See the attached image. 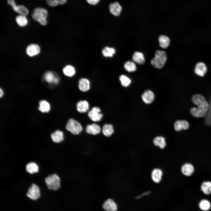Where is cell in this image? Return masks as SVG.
<instances>
[{"label": "cell", "instance_id": "cell-1", "mask_svg": "<svg viewBox=\"0 0 211 211\" xmlns=\"http://www.w3.org/2000/svg\"><path fill=\"white\" fill-rule=\"evenodd\" d=\"M192 100L197 107L191 108L190 112L191 115L197 118L204 116L207 112L209 107V103L205 98L200 94H196L193 96Z\"/></svg>", "mask_w": 211, "mask_h": 211}, {"label": "cell", "instance_id": "cell-2", "mask_svg": "<svg viewBox=\"0 0 211 211\" xmlns=\"http://www.w3.org/2000/svg\"><path fill=\"white\" fill-rule=\"evenodd\" d=\"M167 59L166 55L164 51H156L155 56L151 61L152 65L154 67L160 69L163 67Z\"/></svg>", "mask_w": 211, "mask_h": 211}, {"label": "cell", "instance_id": "cell-3", "mask_svg": "<svg viewBox=\"0 0 211 211\" xmlns=\"http://www.w3.org/2000/svg\"><path fill=\"white\" fill-rule=\"evenodd\" d=\"M47 11L46 9L41 8H37L34 9L32 17L42 25H45L47 23Z\"/></svg>", "mask_w": 211, "mask_h": 211}, {"label": "cell", "instance_id": "cell-4", "mask_svg": "<svg viewBox=\"0 0 211 211\" xmlns=\"http://www.w3.org/2000/svg\"><path fill=\"white\" fill-rule=\"evenodd\" d=\"M45 181L48 188L50 190H56L60 187V179L56 174L48 176L45 179Z\"/></svg>", "mask_w": 211, "mask_h": 211}, {"label": "cell", "instance_id": "cell-5", "mask_svg": "<svg viewBox=\"0 0 211 211\" xmlns=\"http://www.w3.org/2000/svg\"><path fill=\"white\" fill-rule=\"evenodd\" d=\"M66 128L68 131L75 135L79 134L83 130L81 124L72 118L68 120L66 124Z\"/></svg>", "mask_w": 211, "mask_h": 211}, {"label": "cell", "instance_id": "cell-6", "mask_svg": "<svg viewBox=\"0 0 211 211\" xmlns=\"http://www.w3.org/2000/svg\"><path fill=\"white\" fill-rule=\"evenodd\" d=\"M26 195L33 200L38 199L40 196V190L39 187L35 184H32L29 188Z\"/></svg>", "mask_w": 211, "mask_h": 211}, {"label": "cell", "instance_id": "cell-7", "mask_svg": "<svg viewBox=\"0 0 211 211\" xmlns=\"http://www.w3.org/2000/svg\"><path fill=\"white\" fill-rule=\"evenodd\" d=\"M7 2L15 11L21 15L26 16L28 14L29 12L28 9L23 5H17L15 0H7Z\"/></svg>", "mask_w": 211, "mask_h": 211}, {"label": "cell", "instance_id": "cell-8", "mask_svg": "<svg viewBox=\"0 0 211 211\" xmlns=\"http://www.w3.org/2000/svg\"><path fill=\"white\" fill-rule=\"evenodd\" d=\"M88 116L92 121L98 122L101 120L103 114L101 113V109L98 107H94L89 112Z\"/></svg>", "mask_w": 211, "mask_h": 211}, {"label": "cell", "instance_id": "cell-9", "mask_svg": "<svg viewBox=\"0 0 211 211\" xmlns=\"http://www.w3.org/2000/svg\"><path fill=\"white\" fill-rule=\"evenodd\" d=\"M122 7L118 2H115L110 4L109 10L110 12L116 16H119L122 11Z\"/></svg>", "mask_w": 211, "mask_h": 211}, {"label": "cell", "instance_id": "cell-10", "mask_svg": "<svg viewBox=\"0 0 211 211\" xmlns=\"http://www.w3.org/2000/svg\"><path fill=\"white\" fill-rule=\"evenodd\" d=\"M102 207L106 211H118L117 203L111 199H108L106 200L103 203Z\"/></svg>", "mask_w": 211, "mask_h": 211}, {"label": "cell", "instance_id": "cell-11", "mask_svg": "<svg viewBox=\"0 0 211 211\" xmlns=\"http://www.w3.org/2000/svg\"><path fill=\"white\" fill-rule=\"evenodd\" d=\"M207 71V68L205 64L202 62L197 63L195 65L194 72L195 74L201 77L203 76Z\"/></svg>", "mask_w": 211, "mask_h": 211}, {"label": "cell", "instance_id": "cell-12", "mask_svg": "<svg viewBox=\"0 0 211 211\" xmlns=\"http://www.w3.org/2000/svg\"><path fill=\"white\" fill-rule=\"evenodd\" d=\"M189 126V122L185 120H177L174 124V129L177 131H179L183 130H187Z\"/></svg>", "mask_w": 211, "mask_h": 211}, {"label": "cell", "instance_id": "cell-13", "mask_svg": "<svg viewBox=\"0 0 211 211\" xmlns=\"http://www.w3.org/2000/svg\"><path fill=\"white\" fill-rule=\"evenodd\" d=\"M40 52V48L37 44H32L28 45L26 50L27 54L30 57H33L38 54Z\"/></svg>", "mask_w": 211, "mask_h": 211}, {"label": "cell", "instance_id": "cell-14", "mask_svg": "<svg viewBox=\"0 0 211 211\" xmlns=\"http://www.w3.org/2000/svg\"><path fill=\"white\" fill-rule=\"evenodd\" d=\"M155 96L153 92L150 90L145 91L142 96V98L144 103L150 104L154 100Z\"/></svg>", "mask_w": 211, "mask_h": 211}, {"label": "cell", "instance_id": "cell-15", "mask_svg": "<svg viewBox=\"0 0 211 211\" xmlns=\"http://www.w3.org/2000/svg\"><path fill=\"white\" fill-rule=\"evenodd\" d=\"M86 131L88 134L96 135L100 132L101 128L98 125L93 123L87 125L86 128Z\"/></svg>", "mask_w": 211, "mask_h": 211}, {"label": "cell", "instance_id": "cell-16", "mask_svg": "<svg viewBox=\"0 0 211 211\" xmlns=\"http://www.w3.org/2000/svg\"><path fill=\"white\" fill-rule=\"evenodd\" d=\"M79 89L81 91L86 92L88 91L90 88V82L88 79L82 78L79 80L78 84Z\"/></svg>", "mask_w": 211, "mask_h": 211}, {"label": "cell", "instance_id": "cell-17", "mask_svg": "<svg viewBox=\"0 0 211 211\" xmlns=\"http://www.w3.org/2000/svg\"><path fill=\"white\" fill-rule=\"evenodd\" d=\"M76 107L79 112L85 113L89 110V105L88 101L86 100L80 101L77 103Z\"/></svg>", "mask_w": 211, "mask_h": 211}, {"label": "cell", "instance_id": "cell-18", "mask_svg": "<svg viewBox=\"0 0 211 211\" xmlns=\"http://www.w3.org/2000/svg\"><path fill=\"white\" fill-rule=\"evenodd\" d=\"M50 136L52 141L56 143L62 142L64 139V133L59 130H57L52 133Z\"/></svg>", "mask_w": 211, "mask_h": 211}, {"label": "cell", "instance_id": "cell-19", "mask_svg": "<svg viewBox=\"0 0 211 211\" xmlns=\"http://www.w3.org/2000/svg\"><path fill=\"white\" fill-rule=\"evenodd\" d=\"M162 174V171L160 169H154L151 173V177L152 180L155 183H159L161 180Z\"/></svg>", "mask_w": 211, "mask_h": 211}, {"label": "cell", "instance_id": "cell-20", "mask_svg": "<svg viewBox=\"0 0 211 211\" xmlns=\"http://www.w3.org/2000/svg\"><path fill=\"white\" fill-rule=\"evenodd\" d=\"M181 171L183 174L187 176H191L193 173L194 168L193 165L190 163H186L183 165Z\"/></svg>", "mask_w": 211, "mask_h": 211}, {"label": "cell", "instance_id": "cell-21", "mask_svg": "<svg viewBox=\"0 0 211 211\" xmlns=\"http://www.w3.org/2000/svg\"><path fill=\"white\" fill-rule=\"evenodd\" d=\"M132 59L134 62L140 64H142L145 62L144 56L141 52H135L132 55Z\"/></svg>", "mask_w": 211, "mask_h": 211}, {"label": "cell", "instance_id": "cell-22", "mask_svg": "<svg viewBox=\"0 0 211 211\" xmlns=\"http://www.w3.org/2000/svg\"><path fill=\"white\" fill-rule=\"evenodd\" d=\"M26 171L31 174L37 173L38 171V166L35 162H32L28 163L26 166Z\"/></svg>", "mask_w": 211, "mask_h": 211}, {"label": "cell", "instance_id": "cell-23", "mask_svg": "<svg viewBox=\"0 0 211 211\" xmlns=\"http://www.w3.org/2000/svg\"><path fill=\"white\" fill-rule=\"evenodd\" d=\"M102 131L104 136L106 137L110 136L114 132L113 127L110 124H105L103 127Z\"/></svg>", "mask_w": 211, "mask_h": 211}, {"label": "cell", "instance_id": "cell-24", "mask_svg": "<svg viewBox=\"0 0 211 211\" xmlns=\"http://www.w3.org/2000/svg\"><path fill=\"white\" fill-rule=\"evenodd\" d=\"M63 71L65 76L69 77L73 76L76 73L75 68L73 66L69 65L65 66L64 68Z\"/></svg>", "mask_w": 211, "mask_h": 211}, {"label": "cell", "instance_id": "cell-25", "mask_svg": "<svg viewBox=\"0 0 211 211\" xmlns=\"http://www.w3.org/2000/svg\"><path fill=\"white\" fill-rule=\"evenodd\" d=\"M153 142L155 145L159 146L161 149L164 148L166 146L165 139L162 136L156 137L154 139Z\"/></svg>", "mask_w": 211, "mask_h": 211}, {"label": "cell", "instance_id": "cell-26", "mask_svg": "<svg viewBox=\"0 0 211 211\" xmlns=\"http://www.w3.org/2000/svg\"><path fill=\"white\" fill-rule=\"evenodd\" d=\"M116 51L115 48L108 46L105 47L102 50V53L105 57H111L115 54Z\"/></svg>", "mask_w": 211, "mask_h": 211}, {"label": "cell", "instance_id": "cell-27", "mask_svg": "<svg viewBox=\"0 0 211 211\" xmlns=\"http://www.w3.org/2000/svg\"><path fill=\"white\" fill-rule=\"evenodd\" d=\"M160 46L163 48H166L169 45L170 41L169 38L164 35H161L159 38Z\"/></svg>", "mask_w": 211, "mask_h": 211}, {"label": "cell", "instance_id": "cell-28", "mask_svg": "<svg viewBox=\"0 0 211 211\" xmlns=\"http://www.w3.org/2000/svg\"><path fill=\"white\" fill-rule=\"evenodd\" d=\"M201 190L206 195L211 194V182L209 181L203 182L200 187Z\"/></svg>", "mask_w": 211, "mask_h": 211}, {"label": "cell", "instance_id": "cell-29", "mask_svg": "<svg viewBox=\"0 0 211 211\" xmlns=\"http://www.w3.org/2000/svg\"><path fill=\"white\" fill-rule=\"evenodd\" d=\"M38 109L42 112H48L50 110V106L49 103L45 100H42L39 103Z\"/></svg>", "mask_w": 211, "mask_h": 211}, {"label": "cell", "instance_id": "cell-30", "mask_svg": "<svg viewBox=\"0 0 211 211\" xmlns=\"http://www.w3.org/2000/svg\"><path fill=\"white\" fill-rule=\"evenodd\" d=\"M16 21L18 24L21 27L25 26L28 23V21L26 16L20 15L16 18Z\"/></svg>", "mask_w": 211, "mask_h": 211}, {"label": "cell", "instance_id": "cell-31", "mask_svg": "<svg viewBox=\"0 0 211 211\" xmlns=\"http://www.w3.org/2000/svg\"><path fill=\"white\" fill-rule=\"evenodd\" d=\"M211 207L210 203L207 200L203 199L199 203L200 208L204 211L208 210Z\"/></svg>", "mask_w": 211, "mask_h": 211}, {"label": "cell", "instance_id": "cell-32", "mask_svg": "<svg viewBox=\"0 0 211 211\" xmlns=\"http://www.w3.org/2000/svg\"><path fill=\"white\" fill-rule=\"evenodd\" d=\"M124 67L129 72H133L136 70V66L135 63L130 61H127L125 63Z\"/></svg>", "mask_w": 211, "mask_h": 211}, {"label": "cell", "instance_id": "cell-33", "mask_svg": "<svg viewBox=\"0 0 211 211\" xmlns=\"http://www.w3.org/2000/svg\"><path fill=\"white\" fill-rule=\"evenodd\" d=\"M119 80L121 85L125 87L129 86L131 83V79L128 77L124 75H122L120 76Z\"/></svg>", "mask_w": 211, "mask_h": 211}, {"label": "cell", "instance_id": "cell-34", "mask_svg": "<svg viewBox=\"0 0 211 211\" xmlns=\"http://www.w3.org/2000/svg\"><path fill=\"white\" fill-rule=\"evenodd\" d=\"M55 77L56 76H55L53 73L50 72H48L46 73L44 76L45 80L49 83L53 82Z\"/></svg>", "mask_w": 211, "mask_h": 211}, {"label": "cell", "instance_id": "cell-35", "mask_svg": "<svg viewBox=\"0 0 211 211\" xmlns=\"http://www.w3.org/2000/svg\"><path fill=\"white\" fill-rule=\"evenodd\" d=\"M47 4L50 6L54 7L58 4V0H46Z\"/></svg>", "mask_w": 211, "mask_h": 211}, {"label": "cell", "instance_id": "cell-36", "mask_svg": "<svg viewBox=\"0 0 211 211\" xmlns=\"http://www.w3.org/2000/svg\"><path fill=\"white\" fill-rule=\"evenodd\" d=\"M100 0H86L87 2L91 5H96L97 4Z\"/></svg>", "mask_w": 211, "mask_h": 211}, {"label": "cell", "instance_id": "cell-37", "mask_svg": "<svg viewBox=\"0 0 211 211\" xmlns=\"http://www.w3.org/2000/svg\"><path fill=\"white\" fill-rule=\"evenodd\" d=\"M150 191H147L143 193L141 195L138 196L137 198H141L143 196H146L150 194Z\"/></svg>", "mask_w": 211, "mask_h": 211}, {"label": "cell", "instance_id": "cell-38", "mask_svg": "<svg viewBox=\"0 0 211 211\" xmlns=\"http://www.w3.org/2000/svg\"><path fill=\"white\" fill-rule=\"evenodd\" d=\"M67 0H58V4L63 5L67 2Z\"/></svg>", "mask_w": 211, "mask_h": 211}, {"label": "cell", "instance_id": "cell-39", "mask_svg": "<svg viewBox=\"0 0 211 211\" xmlns=\"http://www.w3.org/2000/svg\"><path fill=\"white\" fill-rule=\"evenodd\" d=\"M59 77L56 76L53 82L55 84H57L59 83Z\"/></svg>", "mask_w": 211, "mask_h": 211}, {"label": "cell", "instance_id": "cell-40", "mask_svg": "<svg viewBox=\"0 0 211 211\" xmlns=\"http://www.w3.org/2000/svg\"><path fill=\"white\" fill-rule=\"evenodd\" d=\"M4 94V93L3 90L1 89H0V97H1Z\"/></svg>", "mask_w": 211, "mask_h": 211}]
</instances>
